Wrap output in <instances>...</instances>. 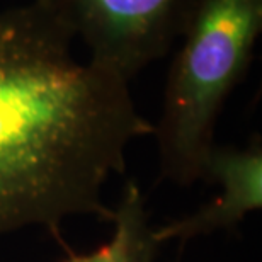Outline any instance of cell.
Segmentation results:
<instances>
[{
    "label": "cell",
    "mask_w": 262,
    "mask_h": 262,
    "mask_svg": "<svg viewBox=\"0 0 262 262\" xmlns=\"http://www.w3.org/2000/svg\"><path fill=\"white\" fill-rule=\"evenodd\" d=\"M73 34L34 0L0 12V235L72 216L111 222L102 194L126 150L154 135L129 82L73 55Z\"/></svg>",
    "instance_id": "1"
},
{
    "label": "cell",
    "mask_w": 262,
    "mask_h": 262,
    "mask_svg": "<svg viewBox=\"0 0 262 262\" xmlns=\"http://www.w3.org/2000/svg\"><path fill=\"white\" fill-rule=\"evenodd\" d=\"M262 0H198L167 77L154 136L162 177L177 186L203 181L222 107L252 60Z\"/></svg>",
    "instance_id": "2"
},
{
    "label": "cell",
    "mask_w": 262,
    "mask_h": 262,
    "mask_svg": "<svg viewBox=\"0 0 262 262\" xmlns=\"http://www.w3.org/2000/svg\"><path fill=\"white\" fill-rule=\"evenodd\" d=\"M126 82L169 53L198 0H34Z\"/></svg>",
    "instance_id": "3"
},
{
    "label": "cell",
    "mask_w": 262,
    "mask_h": 262,
    "mask_svg": "<svg viewBox=\"0 0 262 262\" xmlns=\"http://www.w3.org/2000/svg\"><path fill=\"white\" fill-rule=\"evenodd\" d=\"M203 181L220 184L222 192L198 211L155 227L162 244L189 240L220 230H235L249 213L262 208V143L254 136L245 146L214 143L204 160Z\"/></svg>",
    "instance_id": "4"
},
{
    "label": "cell",
    "mask_w": 262,
    "mask_h": 262,
    "mask_svg": "<svg viewBox=\"0 0 262 262\" xmlns=\"http://www.w3.org/2000/svg\"><path fill=\"white\" fill-rule=\"evenodd\" d=\"M111 223L113 235L107 242L87 254L68 250V257L61 262H155L160 242L150 222L145 194L135 181L124 184Z\"/></svg>",
    "instance_id": "5"
}]
</instances>
